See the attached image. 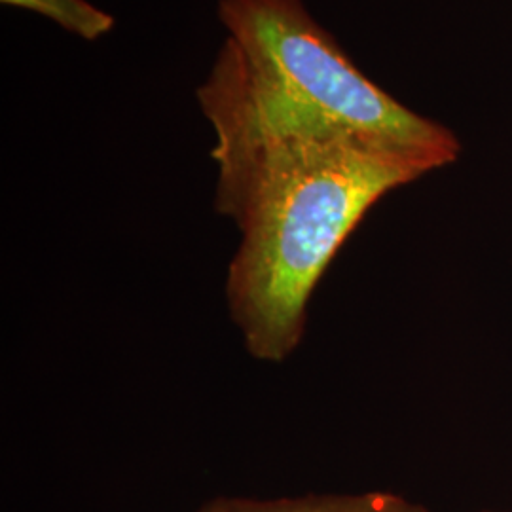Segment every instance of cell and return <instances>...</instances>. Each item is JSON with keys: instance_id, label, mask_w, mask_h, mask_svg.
Here are the masks:
<instances>
[{"instance_id": "6da1fadb", "label": "cell", "mask_w": 512, "mask_h": 512, "mask_svg": "<svg viewBox=\"0 0 512 512\" xmlns=\"http://www.w3.org/2000/svg\"><path fill=\"white\" fill-rule=\"evenodd\" d=\"M196 95L215 133V205L241 232L230 311L247 351L279 363L298 348L317 281L368 209L435 165L294 101L230 38Z\"/></svg>"}, {"instance_id": "277c9868", "label": "cell", "mask_w": 512, "mask_h": 512, "mask_svg": "<svg viewBox=\"0 0 512 512\" xmlns=\"http://www.w3.org/2000/svg\"><path fill=\"white\" fill-rule=\"evenodd\" d=\"M4 6L33 12L50 19L63 31L86 42H95L110 35L116 19L109 12L97 8L90 0H0Z\"/></svg>"}, {"instance_id": "3957f363", "label": "cell", "mask_w": 512, "mask_h": 512, "mask_svg": "<svg viewBox=\"0 0 512 512\" xmlns=\"http://www.w3.org/2000/svg\"><path fill=\"white\" fill-rule=\"evenodd\" d=\"M224 512H429L401 495L368 492L361 495H308L277 501H224Z\"/></svg>"}, {"instance_id": "5b68a950", "label": "cell", "mask_w": 512, "mask_h": 512, "mask_svg": "<svg viewBox=\"0 0 512 512\" xmlns=\"http://www.w3.org/2000/svg\"><path fill=\"white\" fill-rule=\"evenodd\" d=\"M205 512H224L222 511V505H213V507H211V509H207V511Z\"/></svg>"}, {"instance_id": "7a4b0ae2", "label": "cell", "mask_w": 512, "mask_h": 512, "mask_svg": "<svg viewBox=\"0 0 512 512\" xmlns=\"http://www.w3.org/2000/svg\"><path fill=\"white\" fill-rule=\"evenodd\" d=\"M219 19L256 71L294 101L435 169L458 158L456 135L361 73L302 0H219Z\"/></svg>"}]
</instances>
